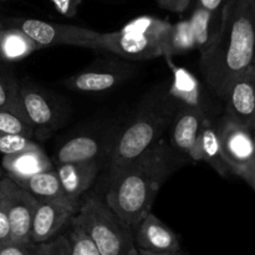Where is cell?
<instances>
[{
  "label": "cell",
  "mask_w": 255,
  "mask_h": 255,
  "mask_svg": "<svg viewBox=\"0 0 255 255\" xmlns=\"http://www.w3.org/2000/svg\"><path fill=\"white\" fill-rule=\"evenodd\" d=\"M133 237L134 244L139 251L151 253L181 251L178 236L152 212L146 214L134 227Z\"/></svg>",
  "instance_id": "obj_13"
},
{
  "label": "cell",
  "mask_w": 255,
  "mask_h": 255,
  "mask_svg": "<svg viewBox=\"0 0 255 255\" xmlns=\"http://www.w3.org/2000/svg\"><path fill=\"white\" fill-rule=\"evenodd\" d=\"M34 243H14L5 242L0 244V255H34Z\"/></svg>",
  "instance_id": "obj_29"
},
{
  "label": "cell",
  "mask_w": 255,
  "mask_h": 255,
  "mask_svg": "<svg viewBox=\"0 0 255 255\" xmlns=\"http://www.w3.org/2000/svg\"><path fill=\"white\" fill-rule=\"evenodd\" d=\"M71 223L89 234L101 255H138L133 229L96 197H90L80 206Z\"/></svg>",
  "instance_id": "obj_4"
},
{
  "label": "cell",
  "mask_w": 255,
  "mask_h": 255,
  "mask_svg": "<svg viewBox=\"0 0 255 255\" xmlns=\"http://www.w3.org/2000/svg\"><path fill=\"white\" fill-rule=\"evenodd\" d=\"M254 59L255 0H226L218 35L199 60L208 89L223 101L234 80L254 65Z\"/></svg>",
  "instance_id": "obj_2"
},
{
  "label": "cell",
  "mask_w": 255,
  "mask_h": 255,
  "mask_svg": "<svg viewBox=\"0 0 255 255\" xmlns=\"http://www.w3.org/2000/svg\"><path fill=\"white\" fill-rule=\"evenodd\" d=\"M1 177H2V174H1V173H0V179H1Z\"/></svg>",
  "instance_id": "obj_39"
},
{
  "label": "cell",
  "mask_w": 255,
  "mask_h": 255,
  "mask_svg": "<svg viewBox=\"0 0 255 255\" xmlns=\"http://www.w3.org/2000/svg\"><path fill=\"white\" fill-rule=\"evenodd\" d=\"M251 131L252 132H255V115H254L253 121H252V125H251Z\"/></svg>",
  "instance_id": "obj_36"
},
{
  "label": "cell",
  "mask_w": 255,
  "mask_h": 255,
  "mask_svg": "<svg viewBox=\"0 0 255 255\" xmlns=\"http://www.w3.org/2000/svg\"><path fill=\"white\" fill-rule=\"evenodd\" d=\"M172 24L154 16H139L102 36L101 50L128 60H149L166 55Z\"/></svg>",
  "instance_id": "obj_5"
},
{
  "label": "cell",
  "mask_w": 255,
  "mask_h": 255,
  "mask_svg": "<svg viewBox=\"0 0 255 255\" xmlns=\"http://www.w3.org/2000/svg\"><path fill=\"white\" fill-rule=\"evenodd\" d=\"M226 0H197V5L211 12L221 11Z\"/></svg>",
  "instance_id": "obj_33"
},
{
  "label": "cell",
  "mask_w": 255,
  "mask_h": 255,
  "mask_svg": "<svg viewBox=\"0 0 255 255\" xmlns=\"http://www.w3.org/2000/svg\"><path fill=\"white\" fill-rule=\"evenodd\" d=\"M253 141H254V147H255V132H253Z\"/></svg>",
  "instance_id": "obj_38"
},
{
  "label": "cell",
  "mask_w": 255,
  "mask_h": 255,
  "mask_svg": "<svg viewBox=\"0 0 255 255\" xmlns=\"http://www.w3.org/2000/svg\"><path fill=\"white\" fill-rule=\"evenodd\" d=\"M67 237L71 244V255H101L89 234L76 224L71 223V231Z\"/></svg>",
  "instance_id": "obj_26"
},
{
  "label": "cell",
  "mask_w": 255,
  "mask_h": 255,
  "mask_svg": "<svg viewBox=\"0 0 255 255\" xmlns=\"http://www.w3.org/2000/svg\"><path fill=\"white\" fill-rule=\"evenodd\" d=\"M223 101L227 116L251 129L255 115V65L234 80Z\"/></svg>",
  "instance_id": "obj_11"
},
{
  "label": "cell",
  "mask_w": 255,
  "mask_h": 255,
  "mask_svg": "<svg viewBox=\"0 0 255 255\" xmlns=\"http://www.w3.org/2000/svg\"><path fill=\"white\" fill-rule=\"evenodd\" d=\"M80 206L79 199H72L67 196L40 201L32 219L31 243H42L59 236L62 229L71 223Z\"/></svg>",
  "instance_id": "obj_9"
},
{
  "label": "cell",
  "mask_w": 255,
  "mask_h": 255,
  "mask_svg": "<svg viewBox=\"0 0 255 255\" xmlns=\"http://www.w3.org/2000/svg\"><path fill=\"white\" fill-rule=\"evenodd\" d=\"M5 242H10V222L6 207L0 198V244Z\"/></svg>",
  "instance_id": "obj_32"
},
{
  "label": "cell",
  "mask_w": 255,
  "mask_h": 255,
  "mask_svg": "<svg viewBox=\"0 0 255 255\" xmlns=\"http://www.w3.org/2000/svg\"><path fill=\"white\" fill-rule=\"evenodd\" d=\"M2 1H7V0H2Z\"/></svg>",
  "instance_id": "obj_40"
},
{
  "label": "cell",
  "mask_w": 255,
  "mask_h": 255,
  "mask_svg": "<svg viewBox=\"0 0 255 255\" xmlns=\"http://www.w3.org/2000/svg\"><path fill=\"white\" fill-rule=\"evenodd\" d=\"M181 105L169 94L168 86H157L144 99L136 116L115 138L110 149V177L163 138V134L171 128Z\"/></svg>",
  "instance_id": "obj_3"
},
{
  "label": "cell",
  "mask_w": 255,
  "mask_h": 255,
  "mask_svg": "<svg viewBox=\"0 0 255 255\" xmlns=\"http://www.w3.org/2000/svg\"><path fill=\"white\" fill-rule=\"evenodd\" d=\"M246 182L255 191V161H254L253 166H252V169H251V172H249L248 177H247Z\"/></svg>",
  "instance_id": "obj_34"
},
{
  "label": "cell",
  "mask_w": 255,
  "mask_h": 255,
  "mask_svg": "<svg viewBox=\"0 0 255 255\" xmlns=\"http://www.w3.org/2000/svg\"><path fill=\"white\" fill-rule=\"evenodd\" d=\"M39 49V45L19 27H2L0 32V59L4 61H19Z\"/></svg>",
  "instance_id": "obj_20"
},
{
  "label": "cell",
  "mask_w": 255,
  "mask_h": 255,
  "mask_svg": "<svg viewBox=\"0 0 255 255\" xmlns=\"http://www.w3.org/2000/svg\"><path fill=\"white\" fill-rule=\"evenodd\" d=\"M0 198L10 222V242L31 243V228L39 201L5 174L0 179Z\"/></svg>",
  "instance_id": "obj_7"
},
{
  "label": "cell",
  "mask_w": 255,
  "mask_h": 255,
  "mask_svg": "<svg viewBox=\"0 0 255 255\" xmlns=\"http://www.w3.org/2000/svg\"><path fill=\"white\" fill-rule=\"evenodd\" d=\"M159 7L168 11L182 14L188 9L191 0H154Z\"/></svg>",
  "instance_id": "obj_31"
},
{
  "label": "cell",
  "mask_w": 255,
  "mask_h": 255,
  "mask_svg": "<svg viewBox=\"0 0 255 255\" xmlns=\"http://www.w3.org/2000/svg\"><path fill=\"white\" fill-rule=\"evenodd\" d=\"M209 119L203 111L181 105L171 126V144L189 161H198V141L202 125Z\"/></svg>",
  "instance_id": "obj_10"
},
{
  "label": "cell",
  "mask_w": 255,
  "mask_h": 255,
  "mask_svg": "<svg viewBox=\"0 0 255 255\" xmlns=\"http://www.w3.org/2000/svg\"><path fill=\"white\" fill-rule=\"evenodd\" d=\"M198 161L208 163L222 177L232 174L222 151L218 128L214 127L212 119H206L202 125L198 141Z\"/></svg>",
  "instance_id": "obj_16"
},
{
  "label": "cell",
  "mask_w": 255,
  "mask_h": 255,
  "mask_svg": "<svg viewBox=\"0 0 255 255\" xmlns=\"http://www.w3.org/2000/svg\"><path fill=\"white\" fill-rule=\"evenodd\" d=\"M139 255H184L182 251H177V252H168V253H151V252H146V251H139L138 249Z\"/></svg>",
  "instance_id": "obj_35"
},
{
  "label": "cell",
  "mask_w": 255,
  "mask_h": 255,
  "mask_svg": "<svg viewBox=\"0 0 255 255\" xmlns=\"http://www.w3.org/2000/svg\"><path fill=\"white\" fill-rule=\"evenodd\" d=\"M189 159L161 138L136 159L112 174L105 203L133 229L146 214L164 182Z\"/></svg>",
  "instance_id": "obj_1"
},
{
  "label": "cell",
  "mask_w": 255,
  "mask_h": 255,
  "mask_svg": "<svg viewBox=\"0 0 255 255\" xmlns=\"http://www.w3.org/2000/svg\"><path fill=\"white\" fill-rule=\"evenodd\" d=\"M2 27H4V25H2V22H0V32H1Z\"/></svg>",
  "instance_id": "obj_37"
},
{
  "label": "cell",
  "mask_w": 255,
  "mask_h": 255,
  "mask_svg": "<svg viewBox=\"0 0 255 255\" xmlns=\"http://www.w3.org/2000/svg\"><path fill=\"white\" fill-rule=\"evenodd\" d=\"M1 166L10 178H26L40 172L52 169L51 159L37 144L30 149L12 154H4Z\"/></svg>",
  "instance_id": "obj_15"
},
{
  "label": "cell",
  "mask_w": 255,
  "mask_h": 255,
  "mask_svg": "<svg viewBox=\"0 0 255 255\" xmlns=\"http://www.w3.org/2000/svg\"><path fill=\"white\" fill-rule=\"evenodd\" d=\"M0 110H5L29 121L25 114L20 86L11 76L0 75Z\"/></svg>",
  "instance_id": "obj_23"
},
{
  "label": "cell",
  "mask_w": 255,
  "mask_h": 255,
  "mask_svg": "<svg viewBox=\"0 0 255 255\" xmlns=\"http://www.w3.org/2000/svg\"><path fill=\"white\" fill-rule=\"evenodd\" d=\"M22 106L27 120L34 127L49 128L56 121V114L49 100L30 86H20Z\"/></svg>",
  "instance_id": "obj_19"
},
{
  "label": "cell",
  "mask_w": 255,
  "mask_h": 255,
  "mask_svg": "<svg viewBox=\"0 0 255 255\" xmlns=\"http://www.w3.org/2000/svg\"><path fill=\"white\" fill-rule=\"evenodd\" d=\"M10 178V177H9ZM17 186L35 197L37 201H49V199L60 198L66 194L64 193L61 182L57 176L56 169L40 172L26 178H11Z\"/></svg>",
  "instance_id": "obj_21"
},
{
  "label": "cell",
  "mask_w": 255,
  "mask_h": 255,
  "mask_svg": "<svg viewBox=\"0 0 255 255\" xmlns=\"http://www.w3.org/2000/svg\"><path fill=\"white\" fill-rule=\"evenodd\" d=\"M37 146L31 138L20 134L0 133V153L12 154Z\"/></svg>",
  "instance_id": "obj_28"
},
{
  "label": "cell",
  "mask_w": 255,
  "mask_h": 255,
  "mask_svg": "<svg viewBox=\"0 0 255 255\" xmlns=\"http://www.w3.org/2000/svg\"><path fill=\"white\" fill-rule=\"evenodd\" d=\"M138 255H139V253H138Z\"/></svg>",
  "instance_id": "obj_41"
},
{
  "label": "cell",
  "mask_w": 255,
  "mask_h": 255,
  "mask_svg": "<svg viewBox=\"0 0 255 255\" xmlns=\"http://www.w3.org/2000/svg\"><path fill=\"white\" fill-rule=\"evenodd\" d=\"M193 34L194 45L199 52H204L212 46L221 29L222 10L218 12H211L197 5L188 20Z\"/></svg>",
  "instance_id": "obj_18"
},
{
  "label": "cell",
  "mask_w": 255,
  "mask_h": 255,
  "mask_svg": "<svg viewBox=\"0 0 255 255\" xmlns=\"http://www.w3.org/2000/svg\"><path fill=\"white\" fill-rule=\"evenodd\" d=\"M218 134L232 174L246 181L255 161L253 132L226 115L218 127Z\"/></svg>",
  "instance_id": "obj_8"
},
{
  "label": "cell",
  "mask_w": 255,
  "mask_h": 255,
  "mask_svg": "<svg viewBox=\"0 0 255 255\" xmlns=\"http://www.w3.org/2000/svg\"><path fill=\"white\" fill-rule=\"evenodd\" d=\"M34 255H71L69 237L59 234L50 241L35 244Z\"/></svg>",
  "instance_id": "obj_27"
},
{
  "label": "cell",
  "mask_w": 255,
  "mask_h": 255,
  "mask_svg": "<svg viewBox=\"0 0 255 255\" xmlns=\"http://www.w3.org/2000/svg\"><path fill=\"white\" fill-rule=\"evenodd\" d=\"M107 152L101 138L94 136H77L62 144L56 153L57 164L100 159Z\"/></svg>",
  "instance_id": "obj_17"
},
{
  "label": "cell",
  "mask_w": 255,
  "mask_h": 255,
  "mask_svg": "<svg viewBox=\"0 0 255 255\" xmlns=\"http://www.w3.org/2000/svg\"><path fill=\"white\" fill-rule=\"evenodd\" d=\"M54 4L55 9L61 15L67 17H74L77 14L82 0H50Z\"/></svg>",
  "instance_id": "obj_30"
},
{
  "label": "cell",
  "mask_w": 255,
  "mask_h": 255,
  "mask_svg": "<svg viewBox=\"0 0 255 255\" xmlns=\"http://www.w3.org/2000/svg\"><path fill=\"white\" fill-rule=\"evenodd\" d=\"M164 57L173 75L171 85L168 86L169 94L174 99L178 100L182 105L201 110L209 119H212V116L216 114V107L213 106V102L208 97L207 90L204 89L203 85L188 70L174 65L171 56Z\"/></svg>",
  "instance_id": "obj_12"
},
{
  "label": "cell",
  "mask_w": 255,
  "mask_h": 255,
  "mask_svg": "<svg viewBox=\"0 0 255 255\" xmlns=\"http://www.w3.org/2000/svg\"><path fill=\"white\" fill-rule=\"evenodd\" d=\"M193 49H196V45H194L193 34H192L188 20L172 24L168 39H167L166 55L164 56L172 57L173 55L183 54V52Z\"/></svg>",
  "instance_id": "obj_24"
},
{
  "label": "cell",
  "mask_w": 255,
  "mask_h": 255,
  "mask_svg": "<svg viewBox=\"0 0 255 255\" xmlns=\"http://www.w3.org/2000/svg\"><path fill=\"white\" fill-rule=\"evenodd\" d=\"M124 75L114 70H90L70 77L65 84L69 89L82 92H101L112 89Z\"/></svg>",
  "instance_id": "obj_22"
},
{
  "label": "cell",
  "mask_w": 255,
  "mask_h": 255,
  "mask_svg": "<svg viewBox=\"0 0 255 255\" xmlns=\"http://www.w3.org/2000/svg\"><path fill=\"white\" fill-rule=\"evenodd\" d=\"M0 133L20 134L31 138L34 134V126L12 112L0 110Z\"/></svg>",
  "instance_id": "obj_25"
},
{
  "label": "cell",
  "mask_w": 255,
  "mask_h": 255,
  "mask_svg": "<svg viewBox=\"0 0 255 255\" xmlns=\"http://www.w3.org/2000/svg\"><path fill=\"white\" fill-rule=\"evenodd\" d=\"M101 169L100 159L57 164V176L61 182L64 193L72 199L80 197L92 186Z\"/></svg>",
  "instance_id": "obj_14"
},
{
  "label": "cell",
  "mask_w": 255,
  "mask_h": 255,
  "mask_svg": "<svg viewBox=\"0 0 255 255\" xmlns=\"http://www.w3.org/2000/svg\"><path fill=\"white\" fill-rule=\"evenodd\" d=\"M12 26L19 27L41 47L71 45L101 50L102 32L75 25L56 24L37 19H14Z\"/></svg>",
  "instance_id": "obj_6"
}]
</instances>
